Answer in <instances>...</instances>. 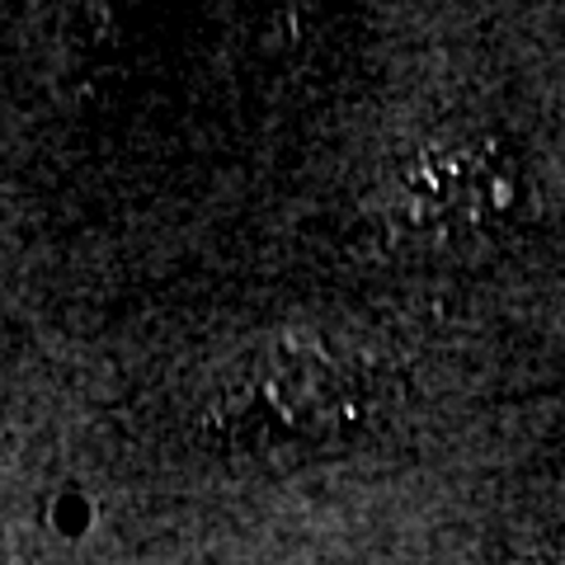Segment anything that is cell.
<instances>
[{
	"label": "cell",
	"instance_id": "1",
	"mask_svg": "<svg viewBox=\"0 0 565 565\" xmlns=\"http://www.w3.org/2000/svg\"><path fill=\"white\" fill-rule=\"evenodd\" d=\"M527 170L494 132H457L419 147L396 170L386 217L424 245H471L509 232L523 217Z\"/></svg>",
	"mask_w": 565,
	"mask_h": 565
},
{
	"label": "cell",
	"instance_id": "2",
	"mask_svg": "<svg viewBox=\"0 0 565 565\" xmlns=\"http://www.w3.org/2000/svg\"><path fill=\"white\" fill-rule=\"evenodd\" d=\"M377 405L373 367L321 344H282L255 353L217 401V415L241 438H326L363 424Z\"/></svg>",
	"mask_w": 565,
	"mask_h": 565
},
{
	"label": "cell",
	"instance_id": "3",
	"mask_svg": "<svg viewBox=\"0 0 565 565\" xmlns=\"http://www.w3.org/2000/svg\"><path fill=\"white\" fill-rule=\"evenodd\" d=\"M509 565H565V546H542V552H527V556H514Z\"/></svg>",
	"mask_w": 565,
	"mask_h": 565
}]
</instances>
